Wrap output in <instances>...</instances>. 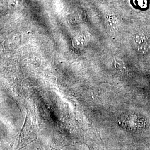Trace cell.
<instances>
[{
  "label": "cell",
  "instance_id": "6da1fadb",
  "mask_svg": "<svg viewBox=\"0 0 150 150\" xmlns=\"http://www.w3.org/2000/svg\"><path fill=\"white\" fill-rule=\"evenodd\" d=\"M33 127L30 117L27 115L24 125L22 127L18 140L17 148L20 149L36 139V135L34 133Z\"/></svg>",
  "mask_w": 150,
  "mask_h": 150
},
{
  "label": "cell",
  "instance_id": "7a4b0ae2",
  "mask_svg": "<svg viewBox=\"0 0 150 150\" xmlns=\"http://www.w3.org/2000/svg\"><path fill=\"white\" fill-rule=\"evenodd\" d=\"M136 48L141 53L145 54L150 48V43L146 35L142 33H137L134 38Z\"/></svg>",
  "mask_w": 150,
  "mask_h": 150
},
{
  "label": "cell",
  "instance_id": "3957f363",
  "mask_svg": "<svg viewBox=\"0 0 150 150\" xmlns=\"http://www.w3.org/2000/svg\"><path fill=\"white\" fill-rule=\"evenodd\" d=\"M140 3H141V7H143V6L142 5H145L144 3V0H137L138 5H139V4H140Z\"/></svg>",
  "mask_w": 150,
  "mask_h": 150
}]
</instances>
